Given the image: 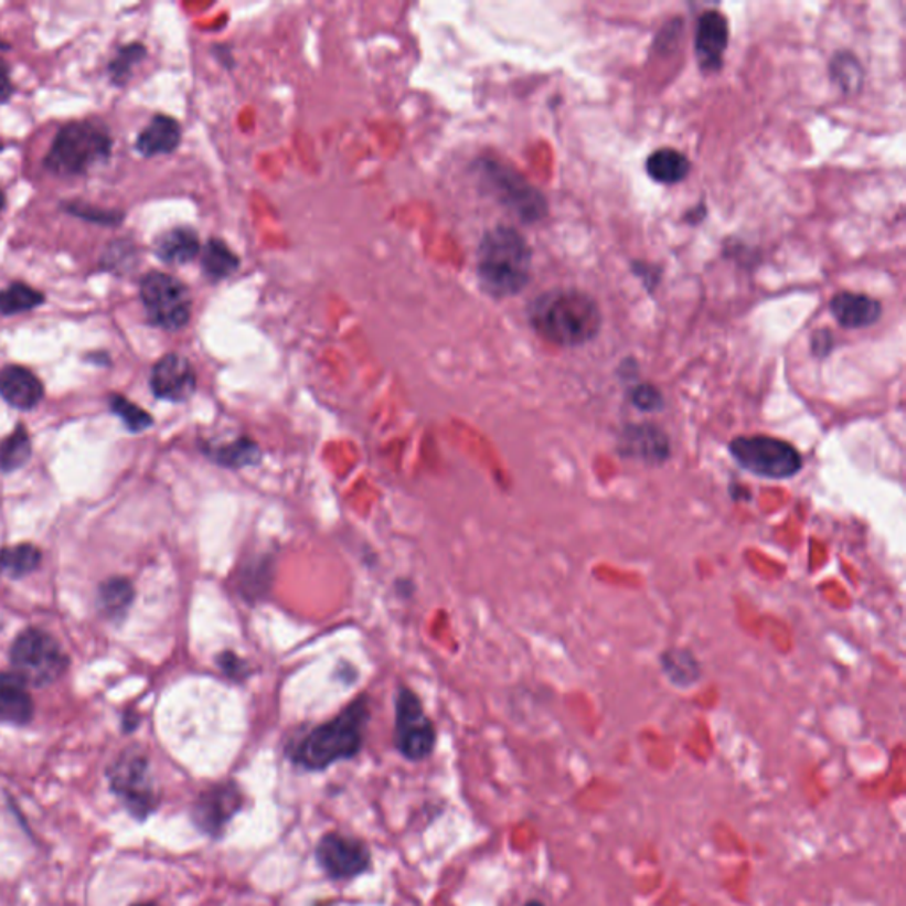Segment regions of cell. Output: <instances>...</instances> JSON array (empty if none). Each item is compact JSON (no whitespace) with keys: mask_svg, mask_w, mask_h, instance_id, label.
<instances>
[{"mask_svg":"<svg viewBox=\"0 0 906 906\" xmlns=\"http://www.w3.org/2000/svg\"><path fill=\"white\" fill-rule=\"evenodd\" d=\"M201 448L204 456L220 468L243 469L263 462V450H260L259 443L254 441L251 436H239V438L218 443V445L204 443Z\"/></svg>","mask_w":906,"mask_h":906,"instance_id":"19","label":"cell"},{"mask_svg":"<svg viewBox=\"0 0 906 906\" xmlns=\"http://www.w3.org/2000/svg\"><path fill=\"white\" fill-rule=\"evenodd\" d=\"M0 49L8 50L10 49V45H6L4 41L0 40Z\"/></svg>","mask_w":906,"mask_h":906,"instance_id":"41","label":"cell"},{"mask_svg":"<svg viewBox=\"0 0 906 906\" xmlns=\"http://www.w3.org/2000/svg\"><path fill=\"white\" fill-rule=\"evenodd\" d=\"M14 94L13 82H11L10 64L4 58H0V104H8Z\"/></svg>","mask_w":906,"mask_h":906,"instance_id":"36","label":"cell"},{"mask_svg":"<svg viewBox=\"0 0 906 906\" xmlns=\"http://www.w3.org/2000/svg\"><path fill=\"white\" fill-rule=\"evenodd\" d=\"M31 457V438L28 430L20 425L11 436L0 443V468L6 473L22 468Z\"/></svg>","mask_w":906,"mask_h":906,"instance_id":"29","label":"cell"},{"mask_svg":"<svg viewBox=\"0 0 906 906\" xmlns=\"http://www.w3.org/2000/svg\"><path fill=\"white\" fill-rule=\"evenodd\" d=\"M134 906H157V905H154V903H137V905H134Z\"/></svg>","mask_w":906,"mask_h":906,"instance_id":"40","label":"cell"},{"mask_svg":"<svg viewBox=\"0 0 906 906\" xmlns=\"http://www.w3.org/2000/svg\"><path fill=\"white\" fill-rule=\"evenodd\" d=\"M32 714L34 705L28 683L19 674L0 673V721L22 726L32 720Z\"/></svg>","mask_w":906,"mask_h":906,"instance_id":"20","label":"cell"},{"mask_svg":"<svg viewBox=\"0 0 906 906\" xmlns=\"http://www.w3.org/2000/svg\"><path fill=\"white\" fill-rule=\"evenodd\" d=\"M2 149H4V143H2V140H0V151H2Z\"/></svg>","mask_w":906,"mask_h":906,"instance_id":"42","label":"cell"},{"mask_svg":"<svg viewBox=\"0 0 906 906\" xmlns=\"http://www.w3.org/2000/svg\"><path fill=\"white\" fill-rule=\"evenodd\" d=\"M371 721V697L360 694L333 720L319 724L289 747V759L296 767L321 772L331 765L356 758L363 749L366 726Z\"/></svg>","mask_w":906,"mask_h":906,"instance_id":"1","label":"cell"},{"mask_svg":"<svg viewBox=\"0 0 906 906\" xmlns=\"http://www.w3.org/2000/svg\"><path fill=\"white\" fill-rule=\"evenodd\" d=\"M436 726L425 712L424 703L412 689L402 685L395 697V733L393 742L404 758L424 761L436 747Z\"/></svg>","mask_w":906,"mask_h":906,"instance_id":"8","label":"cell"},{"mask_svg":"<svg viewBox=\"0 0 906 906\" xmlns=\"http://www.w3.org/2000/svg\"><path fill=\"white\" fill-rule=\"evenodd\" d=\"M661 665L665 676L680 688H691L694 683L700 682L701 674H703L696 655L688 648L665 650L661 655Z\"/></svg>","mask_w":906,"mask_h":906,"instance_id":"24","label":"cell"},{"mask_svg":"<svg viewBox=\"0 0 906 906\" xmlns=\"http://www.w3.org/2000/svg\"><path fill=\"white\" fill-rule=\"evenodd\" d=\"M494 183L500 188L503 201L512 210L518 211V215L526 222H535V220L542 218L547 213L544 196L519 175L498 169Z\"/></svg>","mask_w":906,"mask_h":906,"instance_id":"17","label":"cell"},{"mask_svg":"<svg viewBox=\"0 0 906 906\" xmlns=\"http://www.w3.org/2000/svg\"><path fill=\"white\" fill-rule=\"evenodd\" d=\"M113 137L105 126L93 121H73L55 135L45 158V167L61 178H76L104 163L113 154Z\"/></svg>","mask_w":906,"mask_h":906,"instance_id":"4","label":"cell"},{"mask_svg":"<svg viewBox=\"0 0 906 906\" xmlns=\"http://www.w3.org/2000/svg\"><path fill=\"white\" fill-rule=\"evenodd\" d=\"M728 448L737 465L756 477L788 480L803 468L802 454L791 443L772 436H738Z\"/></svg>","mask_w":906,"mask_h":906,"instance_id":"5","label":"cell"},{"mask_svg":"<svg viewBox=\"0 0 906 906\" xmlns=\"http://www.w3.org/2000/svg\"><path fill=\"white\" fill-rule=\"evenodd\" d=\"M11 664L20 679L36 688L55 682L66 671L67 657L52 636L29 629L11 648Z\"/></svg>","mask_w":906,"mask_h":906,"instance_id":"7","label":"cell"},{"mask_svg":"<svg viewBox=\"0 0 906 906\" xmlns=\"http://www.w3.org/2000/svg\"><path fill=\"white\" fill-rule=\"evenodd\" d=\"M648 175L657 183L679 184L691 174V161L676 149L662 148L653 151L647 160Z\"/></svg>","mask_w":906,"mask_h":906,"instance_id":"23","label":"cell"},{"mask_svg":"<svg viewBox=\"0 0 906 906\" xmlns=\"http://www.w3.org/2000/svg\"><path fill=\"white\" fill-rule=\"evenodd\" d=\"M45 388L34 372L25 366L8 365L0 371V397L10 406L29 412L40 404Z\"/></svg>","mask_w":906,"mask_h":906,"instance_id":"16","label":"cell"},{"mask_svg":"<svg viewBox=\"0 0 906 906\" xmlns=\"http://www.w3.org/2000/svg\"><path fill=\"white\" fill-rule=\"evenodd\" d=\"M216 665L231 682L245 683L252 676L251 664L233 650H224V652L218 653L216 655Z\"/></svg>","mask_w":906,"mask_h":906,"instance_id":"34","label":"cell"},{"mask_svg":"<svg viewBox=\"0 0 906 906\" xmlns=\"http://www.w3.org/2000/svg\"><path fill=\"white\" fill-rule=\"evenodd\" d=\"M41 553L32 544L13 545L0 551V572L10 577H23L40 567Z\"/></svg>","mask_w":906,"mask_h":906,"instance_id":"27","label":"cell"},{"mask_svg":"<svg viewBox=\"0 0 906 906\" xmlns=\"http://www.w3.org/2000/svg\"><path fill=\"white\" fill-rule=\"evenodd\" d=\"M834 348V337L831 331L820 330L813 335V353L817 356H827Z\"/></svg>","mask_w":906,"mask_h":906,"instance_id":"37","label":"cell"},{"mask_svg":"<svg viewBox=\"0 0 906 906\" xmlns=\"http://www.w3.org/2000/svg\"><path fill=\"white\" fill-rule=\"evenodd\" d=\"M237 266H239V260H237L236 254L224 242L211 239L204 246L202 268H204L207 277L213 278V280H222V278L233 275Z\"/></svg>","mask_w":906,"mask_h":906,"instance_id":"28","label":"cell"},{"mask_svg":"<svg viewBox=\"0 0 906 906\" xmlns=\"http://www.w3.org/2000/svg\"><path fill=\"white\" fill-rule=\"evenodd\" d=\"M154 252L163 263L186 264L199 255L201 243L193 228L175 227L158 237Z\"/></svg>","mask_w":906,"mask_h":906,"instance_id":"22","label":"cell"},{"mask_svg":"<svg viewBox=\"0 0 906 906\" xmlns=\"http://www.w3.org/2000/svg\"><path fill=\"white\" fill-rule=\"evenodd\" d=\"M831 76L834 84L844 94L857 93L861 89L862 81H864L861 63H859L855 55L849 54V52L834 55L831 64Z\"/></svg>","mask_w":906,"mask_h":906,"instance_id":"30","label":"cell"},{"mask_svg":"<svg viewBox=\"0 0 906 906\" xmlns=\"http://www.w3.org/2000/svg\"><path fill=\"white\" fill-rule=\"evenodd\" d=\"M134 586L125 577H113L99 588V606L110 618L125 617L134 603Z\"/></svg>","mask_w":906,"mask_h":906,"instance_id":"26","label":"cell"},{"mask_svg":"<svg viewBox=\"0 0 906 906\" xmlns=\"http://www.w3.org/2000/svg\"><path fill=\"white\" fill-rule=\"evenodd\" d=\"M4 207H6V195H4V192H2V190H0V213H2V211H4Z\"/></svg>","mask_w":906,"mask_h":906,"instance_id":"38","label":"cell"},{"mask_svg":"<svg viewBox=\"0 0 906 906\" xmlns=\"http://www.w3.org/2000/svg\"><path fill=\"white\" fill-rule=\"evenodd\" d=\"M530 319L545 340L562 348L588 344L603 328L597 301L577 289H554L539 296L530 309Z\"/></svg>","mask_w":906,"mask_h":906,"instance_id":"2","label":"cell"},{"mask_svg":"<svg viewBox=\"0 0 906 906\" xmlns=\"http://www.w3.org/2000/svg\"><path fill=\"white\" fill-rule=\"evenodd\" d=\"M143 57H146V46L140 45V43H130V45H125L117 50V54L114 55L113 61L108 64V75H110L113 84L121 87V85L130 81L134 67L137 66Z\"/></svg>","mask_w":906,"mask_h":906,"instance_id":"31","label":"cell"},{"mask_svg":"<svg viewBox=\"0 0 906 906\" xmlns=\"http://www.w3.org/2000/svg\"><path fill=\"white\" fill-rule=\"evenodd\" d=\"M478 277L495 298L518 295L532 275V248L515 228L495 227L478 248Z\"/></svg>","mask_w":906,"mask_h":906,"instance_id":"3","label":"cell"},{"mask_svg":"<svg viewBox=\"0 0 906 906\" xmlns=\"http://www.w3.org/2000/svg\"><path fill=\"white\" fill-rule=\"evenodd\" d=\"M245 795L237 782L225 781L202 791L193 802L192 820L202 834L220 840L243 809Z\"/></svg>","mask_w":906,"mask_h":906,"instance_id":"11","label":"cell"},{"mask_svg":"<svg viewBox=\"0 0 906 906\" xmlns=\"http://www.w3.org/2000/svg\"><path fill=\"white\" fill-rule=\"evenodd\" d=\"M140 299L152 327L178 331L192 316V299L183 281L169 273L151 271L140 280Z\"/></svg>","mask_w":906,"mask_h":906,"instance_id":"6","label":"cell"},{"mask_svg":"<svg viewBox=\"0 0 906 906\" xmlns=\"http://www.w3.org/2000/svg\"><path fill=\"white\" fill-rule=\"evenodd\" d=\"M316 859L322 873L331 880H353L372 867V853L353 835L328 832L319 840Z\"/></svg>","mask_w":906,"mask_h":906,"instance_id":"10","label":"cell"},{"mask_svg":"<svg viewBox=\"0 0 906 906\" xmlns=\"http://www.w3.org/2000/svg\"><path fill=\"white\" fill-rule=\"evenodd\" d=\"M63 207L70 215L87 220V222H93V224L117 225L121 224L122 218H125L121 211L99 210V207L89 206V204H84V202H70V204H64Z\"/></svg>","mask_w":906,"mask_h":906,"instance_id":"33","label":"cell"},{"mask_svg":"<svg viewBox=\"0 0 906 906\" xmlns=\"http://www.w3.org/2000/svg\"><path fill=\"white\" fill-rule=\"evenodd\" d=\"M151 390L161 401L175 404L190 401L196 390L195 369L181 354H166L152 366Z\"/></svg>","mask_w":906,"mask_h":906,"instance_id":"12","label":"cell"},{"mask_svg":"<svg viewBox=\"0 0 906 906\" xmlns=\"http://www.w3.org/2000/svg\"><path fill=\"white\" fill-rule=\"evenodd\" d=\"M43 303H45V295L23 281H13L4 289H0V316H6V318L31 312Z\"/></svg>","mask_w":906,"mask_h":906,"instance_id":"25","label":"cell"},{"mask_svg":"<svg viewBox=\"0 0 906 906\" xmlns=\"http://www.w3.org/2000/svg\"><path fill=\"white\" fill-rule=\"evenodd\" d=\"M524 906H544V903L539 902V899H532V902L524 903Z\"/></svg>","mask_w":906,"mask_h":906,"instance_id":"39","label":"cell"},{"mask_svg":"<svg viewBox=\"0 0 906 906\" xmlns=\"http://www.w3.org/2000/svg\"><path fill=\"white\" fill-rule=\"evenodd\" d=\"M728 43V19L720 11H706L701 14L694 38V52L703 72H720Z\"/></svg>","mask_w":906,"mask_h":906,"instance_id":"14","label":"cell"},{"mask_svg":"<svg viewBox=\"0 0 906 906\" xmlns=\"http://www.w3.org/2000/svg\"><path fill=\"white\" fill-rule=\"evenodd\" d=\"M831 312L841 327L859 330V328H867L878 321L882 305L878 299L871 298V296L844 290L831 299Z\"/></svg>","mask_w":906,"mask_h":906,"instance_id":"18","label":"cell"},{"mask_svg":"<svg viewBox=\"0 0 906 906\" xmlns=\"http://www.w3.org/2000/svg\"><path fill=\"white\" fill-rule=\"evenodd\" d=\"M181 142V126L172 117L157 114L149 125L140 131L135 142L137 151L146 158L170 154Z\"/></svg>","mask_w":906,"mask_h":906,"instance_id":"21","label":"cell"},{"mask_svg":"<svg viewBox=\"0 0 906 906\" xmlns=\"http://www.w3.org/2000/svg\"><path fill=\"white\" fill-rule=\"evenodd\" d=\"M110 785L134 817L143 818L157 809L158 795L149 774V761L139 750H126L110 770Z\"/></svg>","mask_w":906,"mask_h":906,"instance_id":"9","label":"cell"},{"mask_svg":"<svg viewBox=\"0 0 906 906\" xmlns=\"http://www.w3.org/2000/svg\"><path fill=\"white\" fill-rule=\"evenodd\" d=\"M110 409L121 418L122 424L131 430V433H143L152 425V416L146 409L137 406L134 402L122 397V395H110Z\"/></svg>","mask_w":906,"mask_h":906,"instance_id":"32","label":"cell"},{"mask_svg":"<svg viewBox=\"0 0 906 906\" xmlns=\"http://www.w3.org/2000/svg\"><path fill=\"white\" fill-rule=\"evenodd\" d=\"M618 454L647 465H664L671 457V441L657 425L629 424L618 436Z\"/></svg>","mask_w":906,"mask_h":906,"instance_id":"13","label":"cell"},{"mask_svg":"<svg viewBox=\"0 0 906 906\" xmlns=\"http://www.w3.org/2000/svg\"><path fill=\"white\" fill-rule=\"evenodd\" d=\"M234 591L246 604L260 603L271 591L275 579V559L271 554H255L243 559L234 572Z\"/></svg>","mask_w":906,"mask_h":906,"instance_id":"15","label":"cell"},{"mask_svg":"<svg viewBox=\"0 0 906 906\" xmlns=\"http://www.w3.org/2000/svg\"><path fill=\"white\" fill-rule=\"evenodd\" d=\"M630 402L639 412L657 413L664 407L661 390L650 383H641L630 392Z\"/></svg>","mask_w":906,"mask_h":906,"instance_id":"35","label":"cell"}]
</instances>
